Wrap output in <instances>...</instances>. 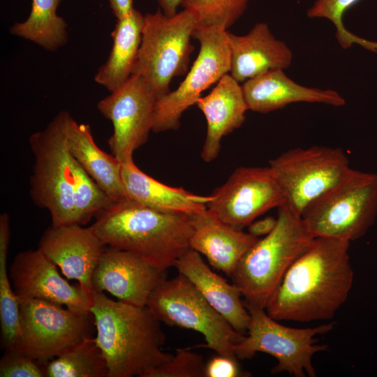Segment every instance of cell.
Returning a JSON list of instances; mask_svg holds the SVG:
<instances>
[{
  "label": "cell",
  "mask_w": 377,
  "mask_h": 377,
  "mask_svg": "<svg viewBox=\"0 0 377 377\" xmlns=\"http://www.w3.org/2000/svg\"><path fill=\"white\" fill-rule=\"evenodd\" d=\"M27 19L16 22L10 32L54 52L68 41L67 24L57 14L61 0H31Z\"/></svg>",
  "instance_id": "cell-26"
},
{
  "label": "cell",
  "mask_w": 377,
  "mask_h": 377,
  "mask_svg": "<svg viewBox=\"0 0 377 377\" xmlns=\"http://www.w3.org/2000/svg\"><path fill=\"white\" fill-rule=\"evenodd\" d=\"M122 179L128 199L162 212L189 216L207 208L211 199V195L165 185L140 170L133 161L122 164Z\"/></svg>",
  "instance_id": "cell-24"
},
{
  "label": "cell",
  "mask_w": 377,
  "mask_h": 377,
  "mask_svg": "<svg viewBox=\"0 0 377 377\" xmlns=\"http://www.w3.org/2000/svg\"><path fill=\"white\" fill-rule=\"evenodd\" d=\"M95 340L108 367V377H147L172 354L162 347L165 335L147 306L114 301L103 293H91Z\"/></svg>",
  "instance_id": "cell-2"
},
{
  "label": "cell",
  "mask_w": 377,
  "mask_h": 377,
  "mask_svg": "<svg viewBox=\"0 0 377 377\" xmlns=\"http://www.w3.org/2000/svg\"><path fill=\"white\" fill-rule=\"evenodd\" d=\"M67 145L72 157L114 202L128 198L122 179V163L96 144L90 126L71 117Z\"/></svg>",
  "instance_id": "cell-23"
},
{
  "label": "cell",
  "mask_w": 377,
  "mask_h": 377,
  "mask_svg": "<svg viewBox=\"0 0 377 377\" xmlns=\"http://www.w3.org/2000/svg\"><path fill=\"white\" fill-rule=\"evenodd\" d=\"M277 223V218L271 216L253 221L248 226V232L252 236L259 238L271 233Z\"/></svg>",
  "instance_id": "cell-35"
},
{
  "label": "cell",
  "mask_w": 377,
  "mask_h": 377,
  "mask_svg": "<svg viewBox=\"0 0 377 377\" xmlns=\"http://www.w3.org/2000/svg\"><path fill=\"white\" fill-rule=\"evenodd\" d=\"M106 247L91 226L72 223L52 224L42 235L38 249L66 279L76 280L91 293L92 276Z\"/></svg>",
  "instance_id": "cell-17"
},
{
  "label": "cell",
  "mask_w": 377,
  "mask_h": 377,
  "mask_svg": "<svg viewBox=\"0 0 377 377\" xmlns=\"http://www.w3.org/2000/svg\"><path fill=\"white\" fill-rule=\"evenodd\" d=\"M174 267L237 332L243 334L247 332L251 316L241 300V291L234 283H229L215 273L200 253L190 248L179 258Z\"/></svg>",
  "instance_id": "cell-21"
},
{
  "label": "cell",
  "mask_w": 377,
  "mask_h": 377,
  "mask_svg": "<svg viewBox=\"0 0 377 377\" xmlns=\"http://www.w3.org/2000/svg\"><path fill=\"white\" fill-rule=\"evenodd\" d=\"M244 305L251 320L248 336L235 348L237 359H249L257 353H265L277 360L272 374L284 371L295 377L316 376L312 358L316 353L327 350L328 346L316 344L315 336L330 332L333 323L314 327H290L279 323L267 314L265 309Z\"/></svg>",
  "instance_id": "cell-9"
},
{
  "label": "cell",
  "mask_w": 377,
  "mask_h": 377,
  "mask_svg": "<svg viewBox=\"0 0 377 377\" xmlns=\"http://www.w3.org/2000/svg\"><path fill=\"white\" fill-rule=\"evenodd\" d=\"M241 371L238 360L218 355L212 358L205 367V377H239Z\"/></svg>",
  "instance_id": "cell-34"
},
{
  "label": "cell",
  "mask_w": 377,
  "mask_h": 377,
  "mask_svg": "<svg viewBox=\"0 0 377 377\" xmlns=\"http://www.w3.org/2000/svg\"><path fill=\"white\" fill-rule=\"evenodd\" d=\"M46 364L16 350H6L0 360V376L46 377Z\"/></svg>",
  "instance_id": "cell-33"
},
{
  "label": "cell",
  "mask_w": 377,
  "mask_h": 377,
  "mask_svg": "<svg viewBox=\"0 0 377 377\" xmlns=\"http://www.w3.org/2000/svg\"><path fill=\"white\" fill-rule=\"evenodd\" d=\"M349 246L347 241L315 237L271 296L267 314L278 321L332 319L353 286Z\"/></svg>",
  "instance_id": "cell-1"
},
{
  "label": "cell",
  "mask_w": 377,
  "mask_h": 377,
  "mask_svg": "<svg viewBox=\"0 0 377 377\" xmlns=\"http://www.w3.org/2000/svg\"><path fill=\"white\" fill-rule=\"evenodd\" d=\"M46 377H108V367L95 338L89 337L48 361Z\"/></svg>",
  "instance_id": "cell-27"
},
{
  "label": "cell",
  "mask_w": 377,
  "mask_h": 377,
  "mask_svg": "<svg viewBox=\"0 0 377 377\" xmlns=\"http://www.w3.org/2000/svg\"><path fill=\"white\" fill-rule=\"evenodd\" d=\"M57 267L38 249L19 252L8 269L17 299H40L77 312L90 313L91 293L79 283L71 284Z\"/></svg>",
  "instance_id": "cell-15"
},
{
  "label": "cell",
  "mask_w": 377,
  "mask_h": 377,
  "mask_svg": "<svg viewBox=\"0 0 377 377\" xmlns=\"http://www.w3.org/2000/svg\"><path fill=\"white\" fill-rule=\"evenodd\" d=\"M189 218L193 228L190 248L229 276L259 239L225 223L207 208L189 215Z\"/></svg>",
  "instance_id": "cell-18"
},
{
  "label": "cell",
  "mask_w": 377,
  "mask_h": 377,
  "mask_svg": "<svg viewBox=\"0 0 377 377\" xmlns=\"http://www.w3.org/2000/svg\"><path fill=\"white\" fill-rule=\"evenodd\" d=\"M158 3L163 13L168 17L176 15L177 8L181 6L182 0H155Z\"/></svg>",
  "instance_id": "cell-37"
},
{
  "label": "cell",
  "mask_w": 377,
  "mask_h": 377,
  "mask_svg": "<svg viewBox=\"0 0 377 377\" xmlns=\"http://www.w3.org/2000/svg\"><path fill=\"white\" fill-rule=\"evenodd\" d=\"M249 0H182L181 6L193 15L196 26L228 29L245 12Z\"/></svg>",
  "instance_id": "cell-30"
},
{
  "label": "cell",
  "mask_w": 377,
  "mask_h": 377,
  "mask_svg": "<svg viewBox=\"0 0 377 377\" xmlns=\"http://www.w3.org/2000/svg\"><path fill=\"white\" fill-rule=\"evenodd\" d=\"M157 99L142 77L132 75L121 87L97 103L101 114L112 124L108 146L122 164L133 161L134 151L147 141Z\"/></svg>",
  "instance_id": "cell-14"
},
{
  "label": "cell",
  "mask_w": 377,
  "mask_h": 377,
  "mask_svg": "<svg viewBox=\"0 0 377 377\" xmlns=\"http://www.w3.org/2000/svg\"><path fill=\"white\" fill-rule=\"evenodd\" d=\"M284 203L283 191L269 165L242 166L211 194L207 209L225 223L242 230Z\"/></svg>",
  "instance_id": "cell-13"
},
{
  "label": "cell",
  "mask_w": 377,
  "mask_h": 377,
  "mask_svg": "<svg viewBox=\"0 0 377 377\" xmlns=\"http://www.w3.org/2000/svg\"><path fill=\"white\" fill-rule=\"evenodd\" d=\"M10 229L0 228V323L1 346L6 350L15 349L22 336L20 306L7 268V255Z\"/></svg>",
  "instance_id": "cell-28"
},
{
  "label": "cell",
  "mask_w": 377,
  "mask_h": 377,
  "mask_svg": "<svg viewBox=\"0 0 377 377\" xmlns=\"http://www.w3.org/2000/svg\"><path fill=\"white\" fill-rule=\"evenodd\" d=\"M165 279L166 270L130 252L109 246L94 272L92 293L107 291L119 301L145 307L151 293Z\"/></svg>",
  "instance_id": "cell-16"
},
{
  "label": "cell",
  "mask_w": 377,
  "mask_h": 377,
  "mask_svg": "<svg viewBox=\"0 0 377 377\" xmlns=\"http://www.w3.org/2000/svg\"><path fill=\"white\" fill-rule=\"evenodd\" d=\"M192 38L199 42L200 51L179 87L157 99L152 124L155 133L177 129L184 112L196 104L204 90L230 72V50L226 29L196 26Z\"/></svg>",
  "instance_id": "cell-10"
},
{
  "label": "cell",
  "mask_w": 377,
  "mask_h": 377,
  "mask_svg": "<svg viewBox=\"0 0 377 377\" xmlns=\"http://www.w3.org/2000/svg\"><path fill=\"white\" fill-rule=\"evenodd\" d=\"M146 306L161 323L202 334L206 343L198 347L238 360L235 348L245 335L237 332L184 275L179 274L158 285Z\"/></svg>",
  "instance_id": "cell-8"
},
{
  "label": "cell",
  "mask_w": 377,
  "mask_h": 377,
  "mask_svg": "<svg viewBox=\"0 0 377 377\" xmlns=\"http://www.w3.org/2000/svg\"><path fill=\"white\" fill-rule=\"evenodd\" d=\"M230 50V74L244 82L274 69L288 68L293 52L285 42L278 40L267 23L259 22L245 35L228 31Z\"/></svg>",
  "instance_id": "cell-19"
},
{
  "label": "cell",
  "mask_w": 377,
  "mask_h": 377,
  "mask_svg": "<svg viewBox=\"0 0 377 377\" xmlns=\"http://www.w3.org/2000/svg\"><path fill=\"white\" fill-rule=\"evenodd\" d=\"M72 169L74 223L83 226L115 202L73 157Z\"/></svg>",
  "instance_id": "cell-29"
},
{
  "label": "cell",
  "mask_w": 377,
  "mask_h": 377,
  "mask_svg": "<svg viewBox=\"0 0 377 377\" xmlns=\"http://www.w3.org/2000/svg\"><path fill=\"white\" fill-rule=\"evenodd\" d=\"M359 0H316L306 11L310 18H324L335 27L336 37L343 48H348L357 43L369 50L377 52V42L367 40L346 30L343 23V15Z\"/></svg>",
  "instance_id": "cell-31"
},
{
  "label": "cell",
  "mask_w": 377,
  "mask_h": 377,
  "mask_svg": "<svg viewBox=\"0 0 377 377\" xmlns=\"http://www.w3.org/2000/svg\"><path fill=\"white\" fill-rule=\"evenodd\" d=\"M314 238L300 214L286 203L279 207L274 230L258 239L231 276L244 304L265 309L288 268Z\"/></svg>",
  "instance_id": "cell-4"
},
{
  "label": "cell",
  "mask_w": 377,
  "mask_h": 377,
  "mask_svg": "<svg viewBox=\"0 0 377 377\" xmlns=\"http://www.w3.org/2000/svg\"><path fill=\"white\" fill-rule=\"evenodd\" d=\"M239 83L227 73L209 94L201 96L195 104L207 120V135L201 152L205 162H211L218 156L222 138L245 121L249 109Z\"/></svg>",
  "instance_id": "cell-22"
},
{
  "label": "cell",
  "mask_w": 377,
  "mask_h": 377,
  "mask_svg": "<svg viewBox=\"0 0 377 377\" xmlns=\"http://www.w3.org/2000/svg\"><path fill=\"white\" fill-rule=\"evenodd\" d=\"M283 71L270 70L244 82L241 86L249 110L268 113L300 102L335 107L346 105V100L337 91L299 84Z\"/></svg>",
  "instance_id": "cell-20"
},
{
  "label": "cell",
  "mask_w": 377,
  "mask_h": 377,
  "mask_svg": "<svg viewBox=\"0 0 377 377\" xmlns=\"http://www.w3.org/2000/svg\"><path fill=\"white\" fill-rule=\"evenodd\" d=\"M376 217L377 173L351 168L302 214L313 237L349 242L363 237Z\"/></svg>",
  "instance_id": "cell-5"
},
{
  "label": "cell",
  "mask_w": 377,
  "mask_h": 377,
  "mask_svg": "<svg viewBox=\"0 0 377 377\" xmlns=\"http://www.w3.org/2000/svg\"><path fill=\"white\" fill-rule=\"evenodd\" d=\"M22 336L13 350L44 362L92 337L96 330L90 312L84 313L46 300L18 299Z\"/></svg>",
  "instance_id": "cell-12"
},
{
  "label": "cell",
  "mask_w": 377,
  "mask_h": 377,
  "mask_svg": "<svg viewBox=\"0 0 377 377\" xmlns=\"http://www.w3.org/2000/svg\"><path fill=\"white\" fill-rule=\"evenodd\" d=\"M71 117L68 111L59 112L29 139L34 158L30 196L36 206L49 211L54 226L75 223L72 156L67 145Z\"/></svg>",
  "instance_id": "cell-6"
},
{
  "label": "cell",
  "mask_w": 377,
  "mask_h": 377,
  "mask_svg": "<svg viewBox=\"0 0 377 377\" xmlns=\"http://www.w3.org/2000/svg\"><path fill=\"white\" fill-rule=\"evenodd\" d=\"M110 7L117 18H121L127 15L134 8L133 0H108Z\"/></svg>",
  "instance_id": "cell-36"
},
{
  "label": "cell",
  "mask_w": 377,
  "mask_h": 377,
  "mask_svg": "<svg viewBox=\"0 0 377 377\" xmlns=\"http://www.w3.org/2000/svg\"><path fill=\"white\" fill-rule=\"evenodd\" d=\"M201 355L188 348H179L167 362L151 371L147 377H205Z\"/></svg>",
  "instance_id": "cell-32"
},
{
  "label": "cell",
  "mask_w": 377,
  "mask_h": 377,
  "mask_svg": "<svg viewBox=\"0 0 377 377\" xmlns=\"http://www.w3.org/2000/svg\"><path fill=\"white\" fill-rule=\"evenodd\" d=\"M269 166L283 191L286 203L301 216L350 168L341 148L319 145L288 149L270 160Z\"/></svg>",
  "instance_id": "cell-11"
},
{
  "label": "cell",
  "mask_w": 377,
  "mask_h": 377,
  "mask_svg": "<svg viewBox=\"0 0 377 377\" xmlns=\"http://www.w3.org/2000/svg\"><path fill=\"white\" fill-rule=\"evenodd\" d=\"M144 15L133 8L127 15L117 19L111 33L112 46L104 64L98 70L94 80L112 92L132 75L142 40Z\"/></svg>",
  "instance_id": "cell-25"
},
{
  "label": "cell",
  "mask_w": 377,
  "mask_h": 377,
  "mask_svg": "<svg viewBox=\"0 0 377 377\" xmlns=\"http://www.w3.org/2000/svg\"><path fill=\"white\" fill-rule=\"evenodd\" d=\"M196 22L184 9L172 17L161 8L144 15V25L138 59L132 75L142 77L158 98L170 92L173 77L188 72L191 43Z\"/></svg>",
  "instance_id": "cell-7"
},
{
  "label": "cell",
  "mask_w": 377,
  "mask_h": 377,
  "mask_svg": "<svg viewBox=\"0 0 377 377\" xmlns=\"http://www.w3.org/2000/svg\"><path fill=\"white\" fill-rule=\"evenodd\" d=\"M91 227L105 245L163 270L190 249L193 231L189 216L159 212L128 198L100 212Z\"/></svg>",
  "instance_id": "cell-3"
}]
</instances>
